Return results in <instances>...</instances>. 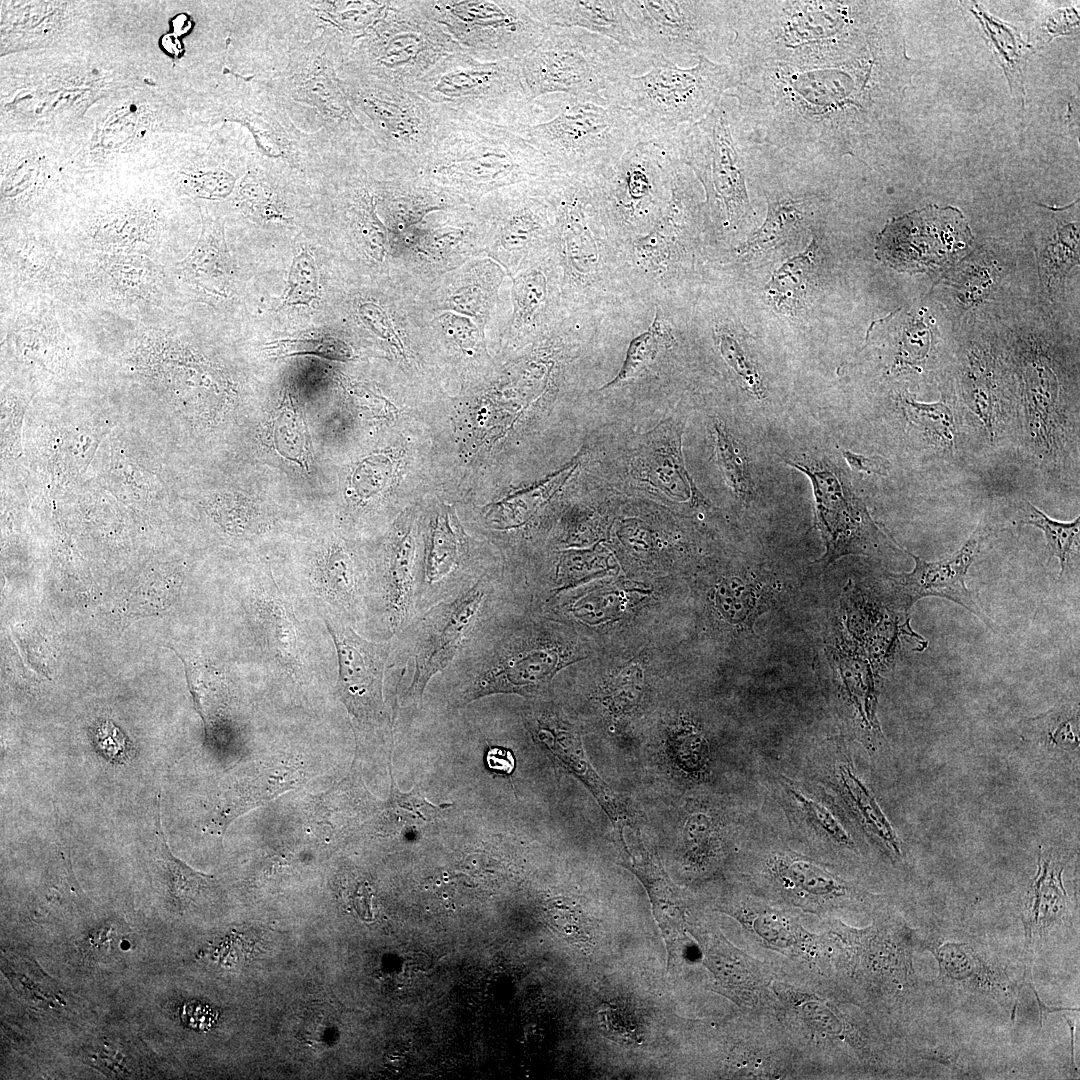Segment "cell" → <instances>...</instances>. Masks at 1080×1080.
<instances>
[{"label": "cell", "instance_id": "cell-1", "mask_svg": "<svg viewBox=\"0 0 1080 1080\" xmlns=\"http://www.w3.org/2000/svg\"><path fill=\"white\" fill-rule=\"evenodd\" d=\"M775 1016L814 1079L899 1075L894 1037L849 1001L829 977L776 971Z\"/></svg>", "mask_w": 1080, "mask_h": 1080}, {"label": "cell", "instance_id": "cell-2", "mask_svg": "<svg viewBox=\"0 0 1080 1080\" xmlns=\"http://www.w3.org/2000/svg\"><path fill=\"white\" fill-rule=\"evenodd\" d=\"M856 928L822 920L831 950L830 979L842 994L893 1036L917 987L913 951L916 930L887 906Z\"/></svg>", "mask_w": 1080, "mask_h": 1080}, {"label": "cell", "instance_id": "cell-3", "mask_svg": "<svg viewBox=\"0 0 1080 1080\" xmlns=\"http://www.w3.org/2000/svg\"><path fill=\"white\" fill-rule=\"evenodd\" d=\"M435 110V139L415 170L425 182L460 202L476 200L500 187L550 180L560 174L520 134Z\"/></svg>", "mask_w": 1080, "mask_h": 1080}, {"label": "cell", "instance_id": "cell-4", "mask_svg": "<svg viewBox=\"0 0 1080 1080\" xmlns=\"http://www.w3.org/2000/svg\"><path fill=\"white\" fill-rule=\"evenodd\" d=\"M850 1H732L728 64L767 63L858 46L864 11Z\"/></svg>", "mask_w": 1080, "mask_h": 1080}, {"label": "cell", "instance_id": "cell-5", "mask_svg": "<svg viewBox=\"0 0 1080 1080\" xmlns=\"http://www.w3.org/2000/svg\"><path fill=\"white\" fill-rule=\"evenodd\" d=\"M566 644L550 629L513 627L485 616L445 669L453 677V706L500 693L538 692L563 666ZM444 670V671H445Z\"/></svg>", "mask_w": 1080, "mask_h": 1080}, {"label": "cell", "instance_id": "cell-6", "mask_svg": "<svg viewBox=\"0 0 1080 1080\" xmlns=\"http://www.w3.org/2000/svg\"><path fill=\"white\" fill-rule=\"evenodd\" d=\"M435 108L513 132L539 122L543 103L532 100L520 60L482 61L465 51L439 61L411 88Z\"/></svg>", "mask_w": 1080, "mask_h": 1080}, {"label": "cell", "instance_id": "cell-7", "mask_svg": "<svg viewBox=\"0 0 1080 1080\" xmlns=\"http://www.w3.org/2000/svg\"><path fill=\"white\" fill-rule=\"evenodd\" d=\"M732 86L727 63L699 56L693 67L682 68L651 56L645 73L625 76L602 96L628 111L650 137H664L704 118Z\"/></svg>", "mask_w": 1080, "mask_h": 1080}, {"label": "cell", "instance_id": "cell-8", "mask_svg": "<svg viewBox=\"0 0 1080 1080\" xmlns=\"http://www.w3.org/2000/svg\"><path fill=\"white\" fill-rule=\"evenodd\" d=\"M539 150L558 173L589 177L616 160L633 144L650 137L625 109L602 95L563 97L548 120L518 132Z\"/></svg>", "mask_w": 1080, "mask_h": 1080}, {"label": "cell", "instance_id": "cell-9", "mask_svg": "<svg viewBox=\"0 0 1080 1080\" xmlns=\"http://www.w3.org/2000/svg\"><path fill=\"white\" fill-rule=\"evenodd\" d=\"M650 61L613 40L579 28L548 27L541 42L520 60L532 100L554 93L572 97L602 95Z\"/></svg>", "mask_w": 1080, "mask_h": 1080}, {"label": "cell", "instance_id": "cell-10", "mask_svg": "<svg viewBox=\"0 0 1080 1080\" xmlns=\"http://www.w3.org/2000/svg\"><path fill=\"white\" fill-rule=\"evenodd\" d=\"M741 879L743 889L821 920L871 916L885 905L883 896L867 891L818 858L786 848L752 854L742 864Z\"/></svg>", "mask_w": 1080, "mask_h": 1080}, {"label": "cell", "instance_id": "cell-11", "mask_svg": "<svg viewBox=\"0 0 1080 1080\" xmlns=\"http://www.w3.org/2000/svg\"><path fill=\"white\" fill-rule=\"evenodd\" d=\"M667 139L678 162L689 166L703 184L711 215L721 225L737 227L754 214L723 99L704 118Z\"/></svg>", "mask_w": 1080, "mask_h": 1080}, {"label": "cell", "instance_id": "cell-12", "mask_svg": "<svg viewBox=\"0 0 1080 1080\" xmlns=\"http://www.w3.org/2000/svg\"><path fill=\"white\" fill-rule=\"evenodd\" d=\"M639 53L674 63L725 53L733 38L732 1L629 0Z\"/></svg>", "mask_w": 1080, "mask_h": 1080}, {"label": "cell", "instance_id": "cell-13", "mask_svg": "<svg viewBox=\"0 0 1080 1080\" xmlns=\"http://www.w3.org/2000/svg\"><path fill=\"white\" fill-rule=\"evenodd\" d=\"M469 55L482 61L521 60L547 26L518 0L416 1Z\"/></svg>", "mask_w": 1080, "mask_h": 1080}, {"label": "cell", "instance_id": "cell-14", "mask_svg": "<svg viewBox=\"0 0 1080 1080\" xmlns=\"http://www.w3.org/2000/svg\"><path fill=\"white\" fill-rule=\"evenodd\" d=\"M715 910L735 919L753 947L763 950L765 960L780 969L830 977L831 950L824 931L814 933L802 922L801 911L743 888L718 897Z\"/></svg>", "mask_w": 1080, "mask_h": 1080}, {"label": "cell", "instance_id": "cell-15", "mask_svg": "<svg viewBox=\"0 0 1080 1080\" xmlns=\"http://www.w3.org/2000/svg\"><path fill=\"white\" fill-rule=\"evenodd\" d=\"M498 584L484 574L464 592L416 615L400 632L413 658L406 698L417 704L430 680L451 664L478 623L496 609Z\"/></svg>", "mask_w": 1080, "mask_h": 1080}, {"label": "cell", "instance_id": "cell-16", "mask_svg": "<svg viewBox=\"0 0 1080 1080\" xmlns=\"http://www.w3.org/2000/svg\"><path fill=\"white\" fill-rule=\"evenodd\" d=\"M678 164L666 137H646L588 178L596 182L593 196L606 217L620 225H643L665 211L666 188Z\"/></svg>", "mask_w": 1080, "mask_h": 1080}, {"label": "cell", "instance_id": "cell-17", "mask_svg": "<svg viewBox=\"0 0 1080 1080\" xmlns=\"http://www.w3.org/2000/svg\"><path fill=\"white\" fill-rule=\"evenodd\" d=\"M390 12L360 54L385 83L411 90L443 58L465 51L416 1L391 2Z\"/></svg>", "mask_w": 1080, "mask_h": 1080}, {"label": "cell", "instance_id": "cell-18", "mask_svg": "<svg viewBox=\"0 0 1080 1080\" xmlns=\"http://www.w3.org/2000/svg\"><path fill=\"white\" fill-rule=\"evenodd\" d=\"M784 461L805 474L812 484L815 522L825 544V553L817 561L819 567L824 569L846 555L874 553L883 534L843 471L827 457Z\"/></svg>", "mask_w": 1080, "mask_h": 1080}, {"label": "cell", "instance_id": "cell-19", "mask_svg": "<svg viewBox=\"0 0 1080 1080\" xmlns=\"http://www.w3.org/2000/svg\"><path fill=\"white\" fill-rule=\"evenodd\" d=\"M972 242L957 208L927 206L891 220L877 238V257L901 271L920 272L954 259Z\"/></svg>", "mask_w": 1080, "mask_h": 1080}, {"label": "cell", "instance_id": "cell-20", "mask_svg": "<svg viewBox=\"0 0 1080 1080\" xmlns=\"http://www.w3.org/2000/svg\"><path fill=\"white\" fill-rule=\"evenodd\" d=\"M356 99L396 157L417 167L429 153L437 131L435 108L410 89L369 83Z\"/></svg>", "mask_w": 1080, "mask_h": 1080}, {"label": "cell", "instance_id": "cell-21", "mask_svg": "<svg viewBox=\"0 0 1080 1080\" xmlns=\"http://www.w3.org/2000/svg\"><path fill=\"white\" fill-rule=\"evenodd\" d=\"M470 539L456 512L443 505L429 524L425 555L417 570L416 615L464 592L481 577L467 570Z\"/></svg>", "mask_w": 1080, "mask_h": 1080}, {"label": "cell", "instance_id": "cell-22", "mask_svg": "<svg viewBox=\"0 0 1080 1080\" xmlns=\"http://www.w3.org/2000/svg\"><path fill=\"white\" fill-rule=\"evenodd\" d=\"M688 924L704 950L706 966L719 992L742 1011L775 1013L778 1000L771 985L776 967L734 946L709 922L693 917Z\"/></svg>", "mask_w": 1080, "mask_h": 1080}, {"label": "cell", "instance_id": "cell-23", "mask_svg": "<svg viewBox=\"0 0 1080 1080\" xmlns=\"http://www.w3.org/2000/svg\"><path fill=\"white\" fill-rule=\"evenodd\" d=\"M339 663L338 688L348 711L361 724L384 719L383 676L389 643L370 642L350 627L328 623Z\"/></svg>", "mask_w": 1080, "mask_h": 1080}, {"label": "cell", "instance_id": "cell-24", "mask_svg": "<svg viewBox=\"0 0 1080 1080\" xmlns=\"http://www.w3.org/2000/svg\"><path fill=\"white\" fill-rule=\"evenodd\" d=\"M982 539V532L980 528H977L953 555L932 562H927L901 547L915 562L911 572L890 575L904 609H909L916 601L924 597L937 596L960 604L984 622L989 623L965 583L968 569L977 556Z\"/></svg>", "mask_w": 1080, "mask_h": 1080}, {"label": "cell", "instance_id": "cell-25", "mask_svg": "<svg viewBox=\"0 0 1080 1080\" xmlns=\"http://www.w3.org/2000/svg\"><path fill=\"white\" fill-rule=\"evenodd\" d=\"M523 2L530 12L547 27L584 29L609 38L623 48L640 55L636 40V23L626 10L624 1L524 0Z\"/></svg>", "mask_w": 1080, "mask_h": 1080}, {"label": "cell", "instance_id": "cell-26", "mask_svg": "<svg viewBox=\"0 0 1080 1080\" xmlns=\"http://www.w3.org/2000/svg\"><path fill=\"white\" fill-rule=\"evenodd\" d=\"M939 965V980L973 993L1011 999L1014 985L998 966L988 962L966 943L928 945Z\"/></svg>", "mask_w": 1080, "mask_h": 1080}, {"label": "cell", "instance_id": "cell-27", "mask_svg": "<svg viewBox=\"0 0 1080 1080\" xmlns=\"http://www.w3.org/2000/svg\"><path fill=\"white\" fill-rule=\"evenodd\" d=\"M178 271L187 283L208 293L226 296L231 284V264L219 223L203 222L197 245L179 264Z\"/></svg>", "mask_w": 1080, "mask_h": 1080}, {"label": "cell", "instance_id": "cell-28", "mask_svg": "<svg viewBox=\"0 0 1080 1080\" xmlns=\"http://www.w3.org/2000/svg\"><path fill=\"white\" fill-rule=\"evenodd\" d=\"M655 431L641 459L650 482L678 500H703L684 468L678 432L670 426Z\"/></svg>", "mask_w": 1080, "mask_h": 1080}, {"label": "cell", "instance_id": "cell-29", "mask_svg": "<svg viewBox=\"0 0 1080 1080\" xmlns=\"http://www.w3.org/2000/svg\"><path fill=\"white\" fill-rule=\"evenodd\" d=\"M834 777L837 789L860 823L871 833L894 860L902 856L900 841L866 785L857 776L850 762L836 766Z\"/></svg>", "mask_w": 1080, "mask_h": 1080}, {"label": "cell", "instance_id": "cell-30", "mask_svg": "<svg viewBox=\"0 0 1080 1080\" xmlns=\"http://www.w3.org/2000/svg\"><path fill=\"white\" fill-rule=\"evenodd\" d=\"M971 11L979 21L993 54L1002 67L1015 99L1024 104V69L1032 47L1026 43L1016 27L989 15L978 5Z\"/></svg>", "mask_w": 1080, "mask_h": 1080}, {"label": "cell", "instance_id": "cell-31", "mask_svg": "<svg viewBox=\"0 0 1080 1080\" xmlns=\"http://www.w3.org/2000/svg\"><path fill=\"white\" fill-rule=\"evenodd\" d=\"M811 215L809 201L805 199L787 197L771 200L765 222L750 235L739 251L745 254L781 244L796 234Z\"/></svg>", "mask_w": 1080, "mask_h": 1080}, {"label": "cell", "instance_id": "cell-32", "mask_svg": "<svg viewBox=\"0 0 1080 1080\" xmlns=\"http://www.w3.org/2000/svg\"><path fill=\"white\" fill-rule=\"evenodd\" d=\"M786 789L810 824L824 835L832 852L829 859L831 868L836 870V864L843 860L846 853L859 854L854 840L830 808L796 787L786 785Z\"/></svg>", "mask_w": 1080, "mask_h": 1080}, {"label": "cell", "instance_id": "cell-33", "mask_svg": "<svg viewBox=\"0 0 1080 1080\" xmlns=\"http://www.w3.org/2000/svg\"><path fill=\"white\" fill-rule=\"evenodd\" d=\"M815 248L813 241L805 252L789 259L772 276L768 294L777 308L795 311L802 307L809 283H812Z\"/></svg>", "mask_w": 1080, "mask_h": 1080}, {"label": "cell", "instance_id": "cell-34", "mask_svg": "<svg viewBox=\"0 0 1080 1080\" xmlns=\"http://www.w3.org/2000/svg\"><path fill=\"white\" fill-rule=\"evenodd\" d=\"M574 468H567L549 480L508 497L498 504L499 510L485 516L493 529H509L523 524L553 494Z\"/></svg>", "mask_w": 1080, "mask_h": 1080}, {"label": "cell", "instance_id": "cell-35", "mask_svg": "<svg viewBox=\"0 0 1080 1080\" xmlns=\"http://www.w3.org/2000/svg\"><path fill=\"white\" fill-rule=\"evenodd\" d=\"M714 430L716 458L725 480L740 499H752L754 483L745 446L721 422L714 423Z\"/></svg>", "mask_w": 1080, "mask_h": 1080}, {"label": "cell", "instance_id": "cell-36", "mask_svg": "<svg viewBox=\"0 0 1080 1080\" xmlns=\"http://www.w3.org/2000/svg\"><path fill=\"white\" fill-rule=\"evenodd\" d=\"M1024 729L1027 737L1046 747L1075 749L1078 746V710L1066 705L1051 709L1038 717L1027 719Z\"/></svg>", "mask_w": 1080, "mask_h": 1080}, {"label": "cell", "instance_id": "cell-37", "mask_svg": "<svg viewBox=\"0 0 1080 1080\" xmlns=\"http://www.w3.org/2000/svg\"><path fill=\"white\" fill-rule=\"evenodd\" d=\"M672 341L669 325L658 311L649 329L630 342L622 368L602 389L618 385L637 375L656 357L663 346L671 345Z\"/></svg>", "mask_w": 1080, "mask_h": 1080}, {"label": "cell", "instance_id": "cell-38", "mask_svg": "<svg viewBox=\"0 0 1080 1080\" xmlns=\"http://www.w3.org/2000/svg\"><path fill=\"white\" fill-rule=\"evenodd\" d=\"M906 419L945 448L954 445L955 424L953 414L942 402L921 403L909 396L899 398Z\"/></svg>", "mask_w": 1080, "mask_h": 1080}, {"label": "cell", "instance_id": "cell-39", "mask_svg": "<svg viewBox=\"0 0 1080 1080\" xmlns=\"http://www.w3.org/2000/svg\"><path fill=\"white\" fill-rule=\"evenodd\" d=\"M156 835L160 843V852L168 873V885L175 901L180 906L195 901L210 884L212 877L197 872L177 859L170 851L160 823L159 803L157 806Z\"/></svg>", "mask_w": 1080, "mask_h": 1080}, {"label": "cell", "instance_id": "cell-40", "mask_svg": "<svg viewBox=\"0 0 1080 1080\" xmlns=\"http://www.w3.org/2000/svg\"><path fill=\"white\" fill-rule=\"evenodd\" d=\"M120 215L112 218L97 231L99 242L107 249L138 250L146 248L154 231V222L147 216L137 214Z\"/></svg>", "mask_w": 1080, "mask_h": 1080}, {"label": "cell", "instance_id": "cell-41", "mask_svg": "<svg viewBox=\"0 0 1080 1080\" xmlns=\"http://www.w3.org/2000/svg\"><path fill=\"white\" fill-rule=\"evenodd\" d=\"M1039 855L1043 861L1044 875L1040 886L1038 934L1043 935L1069 916V908L1061 880L1062 868L1051 867L1050 861L1043 857L1041 851Z\"/></svg>", "mask_w": 1080, "mask_h": 1080}, {"label": "cell", "instance_id": "cell-42", "mask_svg": "<svg viewBox=\"0 0 1080 1080\" xmlns=\"http://www.w3.org/2000/svg\"><path fill=\"white\" fill-rule=\"evenodd\" d=\"M1029 517L1026 524L1041 529L1046 537L1050 558L1056 557L1063 573L1070 561V554L1077 544L1080 531V518L1072 522H1060L1048 517L1037 507L1028 504Z\"/></svg>", "mask_w": 1080, "mask_h": 1080}, {"label": "cell", "instance_id": "cell-43", "mask_svg": "<svg viewBox=\"0 0 1080 1080\" xmlns=\"http://www.w3.org/2000/svg\"><path fill=\"white\" fill-rule=\"evenodd\" d=\"M111 261V265L105 266L107 269L102 274V281L114 293L132 297L143 290L148 291L150 285L156 282L155 270L150 269L147 262L134 260L133 257L114 258Z\"/></svg>", "mask_w": 1080, "mask_h": 1080}, {"label": "cell", "instance_id": "cell-44", "mask_svg": "<svg viewBox=\"0 0 1080 1080\" xmlns=\"http://www.w3.org/2000/svg\"><path fill=\"white\" fill-rule=\"evenodd\" d=\"M714 827L709 816L693 815L686 828V862L692 871L702 874L718 862Z\"/></svg>", "mask_w": 1080, "mask_h": 1080}, {"label": "cell", "instance_id": "cell-45", "mask_svg": "<svg viewBox=\"0 0 1080 1080\" xmlns=\"http://www.w3.org/2000/svg\"><path fill=\"white\" fill-rule=\"evenodd\" d=\"M716 338L724 360L739 376L745 388L756 398H765L766 390L756 364L740 341L724 329L717 332Z\"/></svg>", "mask_w": 1080, "mask_h": 1080}, {"label": "cell", "instance_id": "cell-46", "mask_svg": "<svg viewBox=\"0 0 1080 1080\" xmlns=\"http://www.w3.org/2000/svg\"><path fill=\"white\" fill-rule=\"evenodd\" d=\"M288 283L284 305L308 304L318 297L317 269L308 252H302L294 258Z\"/></svg>", "mask_w": 1080, "mask_h": 1080}, {"label": "cell", "instance_id": "cell-47", "mask_svg": "<svg viewBox=\"0 0 1080 1080\" xmlns=\"http://www.w3.org/2000/svg\"><path fill=\"white\" fill-rule=\"evenodd\" d=\"M267 349L281 356L314 354L335 360H347L352 356L350 347L335 338L278 340L269 343Z\"/></svg>", "mask_w": 1080, "mask_h": 1080}, {"label": "cell", "instance_id": "cell-48", "mask_svg": "<svg viewBox=\"0 0 1080 1080\" xmlns=\"http://www.w3.org/2000/svg\"><path fill=\"white\" fill-rule=\"evenodd\" d=\"M513 296L518 321L531 320L546 298V280L538 271L526 273L514 280Z\"/></svg>", "mask_w": 1080, "mask_h": 1080}, {"label": "cell", "instance_id": "cell-49", "mask_svg": "<svg viewBox=\"0 0 1080 1080\" xmlns=\"http://www.w3.org/2000/svg\"><path fill=\"white\" fill-rule=\"evenodd\" d=\"M1044 875L1043 861L1039 855L1036 876L1029 884L1022 900L1021 920L1024 926L1026 949L1029 951L1033 936L1038 934L1040 886Z\"/></svg>", "mask_w": 1080, "mask_h": 1080}, {"label": "cell", "instance_id": "cell-50", "mask_svg": "<svg viewBox=\"0 0 1080 1080\" xmlns=\"http://www.w3.org/2000/svg\"><path fill=\"white\" fill-rule=\"evenodd\" d=\"M362 321L378 336L389 342L402 355L403 344L386 312L376 304L363 303L358 309Z\"/></svg>", "mask_w": 1080, "mask_h": 1080}, {"label": "cell", "instance_id": "cell-51", "mask_svg": "<svg viewBox=\"0 0 1080 1080\" xmlns=\"http://www.w3.org/2000/svg\"><path fill=\"white\" fill-rule=\"evenodd\" d=\"M441 326L466 352L472 353L479 342V331L472 322L463 316L447 313L440 318Z\"/></svg>", "mask_w": 1080, "mask_h": 1080}, {"label": "cell", "instance_id": "cell-52", "mask_svg": "<svg viewBox=\"0 0 1080 1080\" xmlns=\"http://www.w3.org/2000/svg\"><path fill=\"white\" fill-rule=\"evenodd\" d=\"M1076 247L1067 248V245L1060 244L1059 242L1058 244H1050V246L1046 248L1045 255H1043V260H1045V262H1043V267H1045V276L1047 277L1048 286L1051 285L1052 280L1055 279L1056 276L1063 278L1067 268L1070 267V260L1073 262L1078 260Z\"/></svg>", "mask_w": 1080, "mask_h": 1080}, {"label": "cell", "instance_id": "cell-53", "mask_svg": "<svg viewBox=\"0 0 1080 1080\" xmlns=\"http://www.w3.org/2000/svg\"><path fill=\"white\" fill-rule=\"evenodd\" d=\"M486 300L487 294L474 283L456 290L450 298V305L461 313L478 316L483 312Z\"/></svg>", "mask_w": 1080, "mask_h": 1080}, {"label": "cell", "instance_id": "cell-54", "mask_svg": "<svg viewBox=\"0 0 1080 1080\" xmlns=\"http://www.w3.org/2000/svg\"><path fill=\"white\" fill-rule=\"evenodd\" d=\"M96 738L100 749L111 758L116 759L125 754V737L111 721H105L98 727Z\"/></svg>", "mask_w": 1080, "mask_h": 1080}, {"label": "cell", "instance_id": "cell-55", "mask_svg": "<svg viewBox=\"0 0 1080 1080\" xmlns=\"http://www.w3.org/2000/svg\"><path fill=\"white\" fill-rule=\"evenodd\" d=\"M842 455L848 465L855 471L880 476L888 475L890 462L881 456H864L850 450H844Z\"/></svg>", "mask_w": 1080, "mask_h": 1080}, {"label": "cell", "instance_id": "cell-56", "mask_svg": "<svg viewBox=\"0 0 1080 1080\" xmlns=\"http://www.w3.org/2000/svg\"><path fill=\"white\" fill-rule=\"evenodd\" d=\"M233 178L226 173L205 174L194 181L195 190L209 195L225 196L233 187Z\"/></svg>", "mask_w": 1080, "mask_h": 1080}, {"label": "cell", "instance_id": "cell-57", "mask_svg": "<svg viewBox=\"0 0 1080 1080\" xmlns=\"http://www.w3.org/2000/svg\"><path fill=\"white\" fill-rule=\"evenodd\" d=\"M486 766L497 773L511 774L515 760L510 750L500 747L490 748L485 756Z\"/></svg>", "mask_w": 1080, "mask_h": 1080}, {"label": "cell", "instance_id": "cell-58", "mask_svg": "<svg viewBox=\"0 0 1080 1080\" xmlns=\"http://www.w3.org/2000/svg\"><path fill=\"white\" fill-rule=\"evenodd\" d=\"M921 1058L936 1061L945 1065L956 1066L958 1060V1053L947 1047H935L923 1049L918 1052Z\"/></svg>", "mask_w": 1080, "mask_h": 1080}, {"label": "cell", "instance_id": "cell-59", "mask_svg": "<svg viewBox=\"0 0 1080 1080\" xmlns=\"http://www.w3.org/2000/svg\"><path fill=\"white\" fill-rule=\"evenodd\" d=\"M1029 985H1030V987H1031V989H1032V991H1033V993L1035 995V998L1037 1000V1003H1038L1039 1016H1040V1026L1041 1027L1043 1026L1044 1019L1046 1018L1047 1014H1049V1013H1055V1012H1061V1011H1078V1009H1075V1008L1049 1007V1006L1043 1004L1040 997H1039V994L1035 990L1034 986L1031 983H1029Z\"/></svg>", "mask_w": 1080, "mask_h": 1080}, {"label": "cell", "instance_id": "cell-60", "mask_svg": "<svg viewBox=\"0 0 1080 1080\" xmlns=\"http://www.w3.org/2000/svg\"><path fill=\"white\" fill-rule=\"evenodd\" d=\"M1064 1018L1066 1019V1021H1067V1024H1068V1025H1069V1027H1070V1035H1071V1041H1070V1056H1071V1060H1070V1061H1071V1065H1072V1067H1073L1072 1069H1073L1074 1071H1075V1070L1077 1071V1068H1075V1067H1076V1065H1075V1060H1074V1029H1075V1028H1074V1026H1075V1024H1074V1021H1073V1020H1070V1019H1068V1018H1067V1017H1065V1016H1064Z\"/></svg>", "mask_w": 1080, "mask_h": 1080}, {"label": "cell", "instance_id": "cell-61", "mask_svg": "<svg viewBox=\"0 0 1080 1080\" xmlns=\"http://www.w3.org/2000/svg\"><path fill=\"white\" fill-rule=\"evenodd\" d=\"M413 961L416 967L420 969H426L429 966V958L425 953H417L413 957Z\"/></svg>", "mask_w": 1080, "mask_h": 1080}]
</instances>
